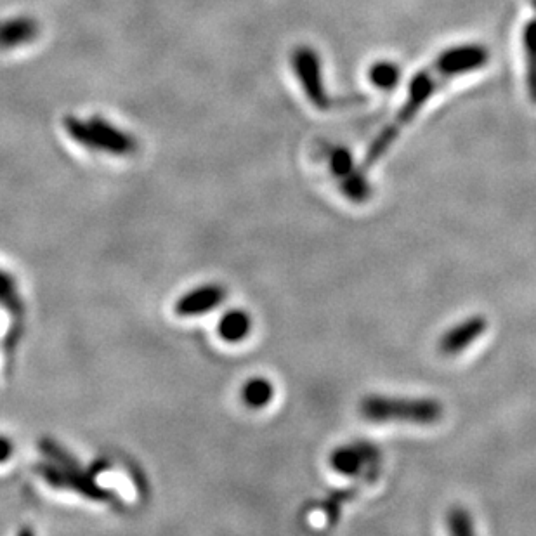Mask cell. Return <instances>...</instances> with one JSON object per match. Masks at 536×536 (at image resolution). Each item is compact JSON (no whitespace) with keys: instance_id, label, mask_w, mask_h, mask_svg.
I'll list each match as a JSON object with an SVG mask.
<instances>
[{"instance_id":"obj_1","label":"cell","mask_w":536,"mask_h":536,"mask_svg":"<svg viewBox=\"0 0 536 536\" xmlns=\"http://www.w3.org/2000/svg\"><path fill=\"white\" fill-rule=\"evenodd\" d=\"M450 80H453L452 75L446 72L436 59L432 61L431 66H427L413 77L412 82L408 85L405 103L399 108L393 122L387 125L386 129L380 132L377 139L370 144L367 155H365V162H363V169H370L386 155L387 151L391 150V146L399 138L403 129L412 124L413 118L419 115L425 103Z\"/></svg>"},{"instance_id":"obj_2","label":"cell","mask_w":536,"mask_h":536,"mask_svg":"<svg viewBox=\"0 0 536 536\" xmlns=\"http://www.w3.org/2000/svg\"><path fill=\"white\" fill-rule=\"evenodd\" d=\"M360 413L363 419L375 424L406 422V424H438L445 415V408L438 399L398 398L384 394H370L361 399Z\"/></svg>"},{"instance_id":"obj_3","label":"cell","mask_w":536,"mask_h":536,"mask_svg":"<svg viewBox=\"0 0 536 536\" xmlns=\"http://www.w3.org/2000/svg\"><path fill=\"white\" fill-rule=\"evenodd\" d=\"M42 450L46 453L51 462L39 465V472L42 478L54 488H63V490L77 491L84 497L91 500H108L110 493L94 483L82 469L79 464L73 460L68 453L63 452L56 443L51 441H42L40 443Z\"/></svg>"},{"instance_id":"obj_4","label":"cell","mask_w":536,"mask_h":536,"mask_svg":"<svg viewBox=\"0 0 536 536\" xmlns=\"http://www.w3.org/2000/svg\"><path fill=\"white\" fill-rule=\"evenodd\" d=\"M292 66L309 103L318 110L332 108L334 103L328 98L327 87L323 82L320 54L316 53L313 47H295L294 54H292Z\"/></svg>"},{"instance_id":"obj_5","label":"cell","mask_w":536,"mask_h":536,"mask_svg":"<svg viewBox=\"0 0 536 536\" xmlns=\"http://www.w3.org/2000/svg\"><path fill=\"white\" fill-rule=\"evenodd\" d=\"M490 323L481 314H472L448 328L438 340L439 353L446 358H453L474 346L486 332Z\"/></svg>"},{"instance_id":"obj_6","label":"cell","mask_w":536,"mask_h":536,"mask_svg":"<svg viewBox=\"0 0 536 536\" xmlns=\"http://www.w3.org/2000/svg\"><path fill=\"white\" fill-rule=\"evenodd\" d=\"M379 458V453L368 443H353V445H340L330 453L328 464L330 469L340 476L354 478Z\"/></svg>"},{"instance_id":"obj_7","label":"cell","mask_w":536,"mask_h":536,"mask_svg":"<svg viewBox=\"0 0 536 536\" xmlns=\"http://www.w3.org/2000/svg\"><path fill=\"white\" fill-rule=\"evenodd\" d=\"M89 125L92 131V150L106 151L118 157H125L136 151V141L131 134L106 122L105 118L91 117Z\"/></svg>"},{"instance_id":"obj_8","label":"cell","mask_w":536,"mask_h":536,"mask_svg":"<svg viewBox=\"0 0 536 536\" xmlns=\"http://www.w3.org/2000/svg\"><path fill=\"white\" fill-rule=\"evenodd\" d=\"M226 292L219 285H203V287L190 290L176 302L177 316L190 318V316H202L203 313H209L216 309L219 304H223Z\"/></svg>"},{"instance_id":"obj_9","label":"cell","mask_w":536,"mask_h":536,"mask_svg":"<svg viewBox=\"0 0 536 536\" xmlns=\"http://www.w3.org/2000/svg\"><path fill=\"white\" fill-rule=\"evenodd\" d=\"M39 30V23L30 16L0 21V49H13L28 44L39 35Z\"/></svg>"},{"instance_id":"obj_10","label":"cell","mask_w":536,"mask_h":536,"mask_svg":"<svg viewBox=\"0 0 536 536\" xmlns=\"http://www.w3.org/2000/svg\"><path fill=\"white\" fill-rule=\"evenodd\" d=\"M252 330V318L242 309H229L217 323V332L229 344L242 342Z\"/></svg>"},{"instance_id":"obj_11","label":"cell","mask_w":536,"mask_h":536,"mask_svg":"<svg viewBox=\"0 0 536 536\" xmlns=\"http://www.w3.org/2000/svg\"><path fill=\"white\" fill-rule=\"evenodd\" d=\"M275 398V386L266 377H252L242 387V399L250 408H264Z\"/></svg>"},{"instance_id":"obj_12","label":"cell","mask_w":536,"mask_h":536,"mask_svg":"<svg viewBox=\"0 0 536 536\" xmlns=\"http://www.w3.org/2000/svg\"><path fill=\"white\" fill-rule=\"evenodd\" d=\"M368 80L380 91H391L401 80V68L394 61H377L368 68Z\"/></svg>"},{"instance_id":"obj_13","label":"cell","mask_w":536,"mask_h":536,"mask_svg":"<svg viewBox=\"0 0 536 536\" xmlns=\"http://www.w3.org/2000/svg\"><path fill=\"white\" fill-rule=\"evenodd\" d=\"M524 54H526V82L528 91L536 103V20H531L523 30Z\"/></svg>"},{"instance_id":"obj_14","label":"cell","mask_w":536,"mask_h":536,"mask_svg":"<svg viewBox=\"0 0 536 536\" xmlns=\"http://www.w3.org/2000/svg\"><path fill=\"white\" fill-rule=\"evenodd\" d=\"M328 169L340 181H344L349 176H353L354 172H358L361 167H356L353 153L344 148V146H334L328 150Z\"/></svg>"},{"instance_id":"obj_15","label":"cell","mask_w":536,"mask_h":536,"mask_svg":"<svg viewBox=\"0 0 536 536\" xmlns=\"http://www.w3.org/2000/svg\"><path fill=\"white\" fill-rule=\"evenodd\" d=\"M340 191L344 193V197L349 198L351 202L363 203L367 202L368 198L372 197V184L365 176V169H360L354 172L353 176L347 177L344 181H340Z\"/></svg>"},{"instance_id":"obj_16","label":"cell","mask_w":536,"mask_h":536,"mask_svg":"<svg viewBox=\"0 0 536 536\" xmlns=\"http://www.w3.org/2000/svg\"><path fill=\"white\" fill-rule=\"evenodd\" d=\"M446 528L452 535H472L476 531L471 512L464 507H453L446 514Z\"/></svg>"},{"instance_id":"obj_17","label":"cell","mask_w":536,"mask_h":536,"mask_svg":"<svg viewBox=\"0 0 536 536\" xmlns=\"http://www.w3.org/2000/svg\"><path fill=\"white\" fill-rule=\"evenodd\" d=\"M0 304L6 306L11 311H18L21 308L20 297L16 290V282L11 275L0 269Z\"/></svg>"},{"instance_id":"obj_18","label":"cell","mask_w":536,"mask_h":536,"mask_svg":"<svg viewBox=\"0 0 536 536\" xmlns=\"http://www.w3.org/2000/svg\"><path fill=\"white\" fill-rule=\"evenodd\" d=\"M13 452V443L6 436H0V464H4L9 458L13 457Z\"/></svg>"},{"instance_id":"obj_19","label":"cell","mask_w":536,"mask_h":536,"mask_svg":"<svg viewBox=\"0 0 536 536\" xmlns=\"http://www.w3.org/2000/svg\"><path fill=\"white\" fill-rule=\"evenodd\" d=\"M531 2H533V7L536 9V0H531Z\"/></svg>"}]
</instances>
